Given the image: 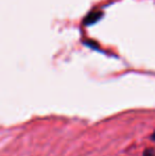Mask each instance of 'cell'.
I'll list each match as a JSON object with an SVG mask.
<instances>
[{
    "instance_id": "cell-1",
    "label": "cell",
    "mask_w": 155,
    "mask_h": 156,
    "mask_svg": "<svg viewBox=\"0 0 155 156\" xmlns=\"http://www.w3.org/2000/svg\"><path fill=\"white\" fill-rule=\"evenodd\" d=\"M100 17H101V13L100 12L91 13V14H89L88 17L85 19L84 23H85V25H91V23H96V21L99 20Z\"/></svg>"
},
{
    "instance_id": "cell-2",
    "label": "cell",
    "mask_w": 155,
    "mask_h": 156,
    "mask_svg": "<svg viewBox=\"0 0 155 156\" xmlns=\"http://www.w3.org/2000/svg\"><path fill=\"white\" fill-rule=\"evenodd\" d=\"M143 156H155V151L153 149H147L143 152Z\"/></svg>"
},
{
    "instance_id": "cell-3",
    "label": "cell",
    "mask_w": 155,
    "mask_h": 156,
    "mask_svg": "<svg viewBox=\"0 0 155 156\" xmlns=\"http://www.w3.org/2000/svg\"><path fill=\"white\" fill-rule=\"evenodd\" d=\"M151 139L153 140V141H155V132H154V133L151 135Z\"/></svg>"
}]
</instances>
